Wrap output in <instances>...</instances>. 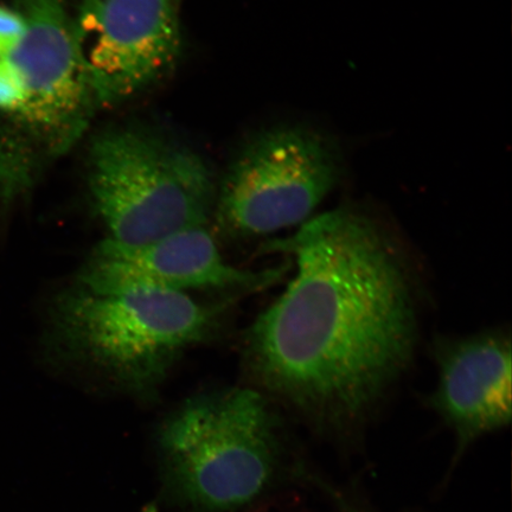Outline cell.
<instances>
[{"instance_id":"obj_11","label":"cell","mask_w":512,"mask_h":512,"mask_svg":"<svg viewBox=\"0 0 512 512\" xmlns=\"http://www.w3.org/2000/svg\"><path fill=\"white\" fill-rule=\"evenodd\" d=\"M27 32V22L17 8L0 4V56L12 53Z\"/></svg>"},{"instance_id":"obj_5","label":"cell","mask_w":512,"mask_h":512,"mask_svg":"<svg viewBox=\"0 0 512 512\" xmlns=\"http://www.w3.org/2000/svg\"><path fill=\"white\" fill-rule=\"evenodd\" d=\"M344 153L331 134L281 125L247 143L217 196L224 232L249 238L302 226L341 182Z\"/></svg>"},{"instance_id":"obj_8","label":"cell","mask_w":512,"mask_h":512,"mask_svg":"<svg viewBox=\"0 0 512 512\" xmlns=\"http://www.w3.org/2000/svg\"><path fill=\"white\" fill-rule=\"evenodd\" d=\"M288 266L253 272L230 265L213 236L198 227L144 245H125L107 238L93 249L76 286L98 293L149 288L246 294L277 283Z\"/></svg>"},{"instance_id":"obj_9","label":"cell","mask_w":512,"mask_h":512,"mask_svg":"<svg viewBox=\"0 0 512 512\" xmlns=\"http://www.w3.org/2000/svg\"><path fill=\"white\" fill-rule=\"evenodd\" d=\"M438 383L430 405L464 447L511 421V339L501 330L434 343Z\"/></svg>"},{"instance_id":"obj_2","label":"cell","mask_w":512,"mask_h":512,"mask_svg":"<svg viewBox=\"0 0 512 512\" xmlns=\"http://www.w3.org/2000/svg\"><path fill=\"white\" fill-rule=\"evenodd\" d=\"M228 302L136 288L98 293L76 286L50 300L43 345L131 395H151L184 351L219 329Z\"/></svg>"},{"instance_id":"obj_6","label":"cell","mask_w":512,"mask_h":512,"mask_svg":"<svg viewBox=\"0 0 512 512\" xmlns=\"http://www.w3.org/2000/svg\"><path fill=\"white\" fill-rule=\"evenodd\" d=\"M27 32L8 59L22 76V110L0 126V163L35 170L28 143L61 155L85 131L95 106L64 0H15Z\"/></svg>"},{"instance_id":"obj_12","label":"cell","mask_w":512,"mask_h":512,"mask_svg":"<svg viewBox=\"0 0 512 512\" xmlns=\"http://www.w3.org/2000/svg\"><path fill=\"white\" fill-rule=\"evenodd\" d=\"M175 2H178V0H175Z\"/></svg>"},{"instance_id":"obj_3","label":"cell","mask_w":512,"mask_h":512,"mask_svg":"<svg viewBox=\"0 0 512 512\" xmlns=\"http://www.w3.org/2000/svg\"><path fill=\"white\" fill-rule=\"evenodd\" d=\"M166 488L184 507L232 512L271 484L277 427L264 395L234 388L184 403L158 434Z\"/></svg>"},{"instance_id":"obj_4","label":"cell","mask_w":512,"mask_h":512,"mask_svg":"<svg viewBox=\"0 0 512 512\" xmlns=\"http://www.w3.org/2000/svg\"><path fill=\"white\" fill-rule=\"evenodd\" d=\"M88 190L111 240L144 245L204 227L215 204L213 176L185 147L136 128L96 137Z\"/></svg>"},{"instance_id":"obj_7","label":"cell","mask_w":512,"mask_h":512,"mask_svg":"<svg viewBox=\"0 0 512 512\" xmlns=\"http://www.w3.org/2000/svg\"><path fill=\"white\" fill-rule=\"evenodd\" d=\"M175 0H78L76 50L94 105H117L156 82L179 48Z\"/></svg>"},{"instance_id":"obj_10","label":"cell","mask_w":512,"mask_h":512,"mask_svg":"<svg viewBox=\"0 0 512 512\" xmlns=\"http://www.w3.org/2000/svg\"><path fill=\"white\" fill-rule=\"evenodd\" d=\"M25 93L22 76L8 57L0 56V114L6 119L22 110Z\"/></svg>"},{"instance_id":"obj_1","label":"cell","mask_w":512,"mask_h":512,"mask_svg":"<svg viewBox=\"0 0 512 512\" xmlns=\"http://www.w3.org/2000/svg\"><path fill=\"white\" fill-rule=\"evenodd\" d=\"M262 251L291 256L297 271L248 331L254 379L317 426L361 421L407 369L418 341L399 248L368 211L341 207Z\"/></svg>"}]
</instances>
